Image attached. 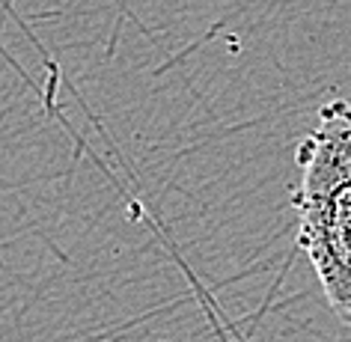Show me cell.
Masks as SVG:
<instances>
[{
    "label": "cell",
    "mask_w": 351,
    "mask_h": 342,
    "mask_svg": "<svg viewBox=\"0 0 351 342\" xmlns=\"http://www.w3.org/2000/svg\"><path fill=\"white\" fill-rule=\"evenodd\" d=\"M301 185L292 194L298 244L330 310L351 328V104H322L319 125L298 146Z\"/></svg>",
    "instance_id": "1"
}]
</instances>
